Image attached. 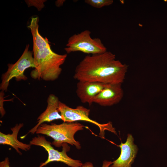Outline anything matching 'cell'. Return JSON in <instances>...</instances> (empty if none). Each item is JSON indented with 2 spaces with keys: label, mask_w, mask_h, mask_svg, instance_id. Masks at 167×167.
<instances>
[{
  "label": "cell",
  "mask_w": 167,
  "mask_h": 167,
  "mask_svg": "<svg viewBox=\"0 0 167 167\" xmlns=\"http://www.w3.org/2000/svg\"><path fill=\"white\" fill-rule=\"evenodd\" d=\"M127 69V65L107 51L85 56L76 67L74 78L78 81L122 84Z\"/></svg>",
  "instance_id": "cell-1"
},
{
  "label": "cell",
  "mask_w": 167,
  "mask_h": 167,
  "mask_svg": "<svg viewBox=\"0 0 167 167\" xmlns=\"http://www.w3.org/2000/svg\"><path fill=\"white\" fill-rule=\"evenodd\" d=\"M33 54L36 68L31 72L32 78L45 81H54L58 78L62 71L61 66L66 60V54H57L49 47L41 49Z\"/></svg>",
  "instance_id": "cell-2"
},
{
  "label": "cell",
  "mask_w": 167,
  "mask_h": 167,
  "mask_svg": "<svg viewBox=\"0 0 167 167\" xmlns=\"http://www.w3.org/2000/svg\"><path fill=\"white\" fill-rule=\"evenodd\" d=\"M84 126L77 122H64L57 124L50 125L43 123L38 127L36 133L45 135L53 139L52 144L56 147L62 146L64 143L74 146L79 149L81 145L74 138L75 134L78 131L82 130Z\"/></svg>",
  "instance_id": "cell-3"
},
{
  "label": "cell",
  "mask_w": 167,
  "mask_h": 167,
  "mask_svg": "<svg viewBox=\"0 0 167 167\" xmlns=\"http://www.w3.org/2000/svg\"><path fill=\"white\" fill-rule=\"evenodd\" d=\"M91 32L85 30L75 34L68 39L64 50L67 54L80 51L88 54H94L104 53L107 48L99 38H93Z\"/></svg>",
  "instance_id": "cell-4"
},
{
  "label": "cell",
  "mask_w": 167,
  "mask_h": 167,
  "mask_svg": "<svg viewBox=\"0 0 167 167\" xmlns=\"http://www.w3.org/2000/svg\"><path fill=\"white\" fill-rule=\"evenodd\" d=\"M29 44L26 45L22 54L15 63L8 64L7 71L2 75L1 91H7L9 82L14 78L17 81L27 80L28 78L24 75L25 70L29 67L36 68L32 53L29 50Z\"/></svg>",
  "instance_id": "cell-5"
},
{
  "label": "cell",
  "mask_w": 167,
  "mask_h": 167,
  "mask_svg": "<svg viewBox=\"0 0 167 167\" xmlns=\"http://www.w3.org/2000/svg\"><path fill=\"white\" fill-rule=\"evenodd\" d=\"M29 144L41 146L48 153L47 160L44 162L41 163L38 167H43L54 161L62 162L70 167H80L83 164L80 161L73 159L67 155V152L70 151V147L67 143L62 144V150L59 152L54 149L52 143L47 141L44 136L38 135L32 139Z\"/></svg>",
  "instance_id": "cell-6"
},
{
  "label": "cell",
  "mask_w": 167,
  "mask_h": 167,
  "mask_svg": "<svg viewBox=\"0 0 167 167\" xmlns=\"http://www.w3.org/2000/svg\"><path fill=\"white\" fill-rule=\"evenodd\" d=\"M59 111L64 122H73L82 121L91 123L97 126L100 131V135L104 138L105 131H108L117 134L115 128L112 123L109 122L105 124H100L89 118L90 110L82 105H78L75 108H71L66 104L60 102Z\"/></svg>",
  "instance_id": "cell-7"
},
{
  "label": "cell",
  "mask_w": 167,
  "mask_h": 167,
  "mask_svg": "<svg viewBox=\"0 0 167 167\" xmlns=\"http://www.w3.org/2000/svg\"><path fill=\"white\" fill-rule=\"evenodd\" d=\"M121 84H107L95 97L93 103L103 106H111L118 103L123 96Z\"/></svg>",
  "instance_id": "cell-8"
},
{
  "label": "cell",
  "mask_w": 167,
  "mask_h": 167,
  "mask_svg": "<svg viewBox=\"0 0 167 167\" xmlns=\"http://www.w3.org/2000/svg\"><path fill=\"white\" fill-rule=\"evenodd\" d=\"M132 135L128 134L126 142L121 143L118 145L121 149L119 157L113 162L109 167H132L138 150Z\"/></svg>",
  "instance_id": "cell-9"
},
{
  "label": "cell",
  "mask_w": 167,
  "mask_h": 167,
  "mask_svg": "<svg viewBox=\"0 0 167 167\" xmlns=\"http://www.w3.org/2000/svg\"><path fill=\"white\" fill-rule=\"evenodd\" d=\"M107 84L96 82L78 81L77 84L76 93L82 102L91 105L93 103L95 97Z\"/></svg>",
  "instance_id": "cell-10"
},
{
  "label": "cell",
  "mask_w": 167,
  "mask_h": 167,
  "mask_svg": "<svg viewBox=\"0 0 167 167\" xmlns=\"http://www.w3.org/2000/svg\"><path fill=\"white\" fill-rule=\"evenodd\" d=\"M60 102L57 96L52 94H50L47 98V105L46 109L38 117L37 124L29 131L28 133L34 134L39 126L45 122H50L58 119L62 120V117L58 110Z\"/></svg>",
  "instance_id": "cell-11"
},
{
  "label": "cell",
  "mask_w": 167,
  "mask_h": 167,
  "mask_svg": "<svg viewBox=\"0 0 167 167\" xmlns=\"http://www.w3.org/2000/svg\"><path fill=\"white\" fill-rule=\"evenodd\" d=\"M23 126V123L16 124L14 127L11 128L12 132L11 134H5L0 132V144L11 146L20 155H22V153L19 151V149L25 151L29 150L31 145L21 142L17 139L19 132Z\"/></svg>",
  "instance_id": "cell-12"
},
{
  "label": "cell",
  "mask_w": 167,
  "mask_h": 167,
  "mask_svg": "<svg viewBox=\"0 0 167 167\" xmlns=\"http://www.w3.org/2000/svg\"><path fill=\"white\" fill-rule=\"evenodd\" d=\"M39 18L37 16L31 18L30 24L28 26L32 34L33 41V54L38 51L47 47H50L48 40L42 37L38 31Z\"/></svg>",
  "instance_id": "cell-13"
},
{
  "label": "cell",
  "mask_w": 167,
  "mask_h": 167,
  "mask_svg": "<svg viewBox=\"0 0 167 167\" xmlns=\"http://www.w3.org/2000/svg\"><path fill=\"white\" fill-rule=\"evenodd\" d=\"M85 3L90 6L97 8H100L112 4L113 0H85Z\"/></svg>",
  "instance_id": "cell-14"
},
{
  "label": "cell",
  "mask_w": 167,
  "mask_h": 167,
  "mask_svg": "<svg viewBox=\"0 0 167 167\" xmlns=\"http://www.w3.org/2000/svg\"><path fill=\"white\" fill-rule=\"evenodd\" d=\"M113 162L106 160L103 161L102 162L101 167H109L112 164ZM80 167H94L92 163L90 162H86L83 163Z\"/></svg>",
  "instance_id": "cell-15"
},
{
  "label": "cell",
  "mask_w": 167,
  "mask_h": 167,
  "mask_svg": "<svg viewBox=\"0 0 167 167\" xmlns=\"http://www.w3.org/2000/svg\"><path fill=\"white\" fill-rule=\"evenodd\" d=\"M4 91H1L0 93V111L1 116L3 117L5 114V111L3 108V101L5 100H4Z\"/></svg>",
  "instance_id": "cell-16"
},
{
  "label": "cell",
  "mask_w": 167,
  "mask_h": 167,
  "mask_svg": "<svg viewBox=\"0 0 167 167\" xmlns=\"http://www.w3.org/2000/svg\"><path fill=\"white\" fill-rule=\"evenodd\" d=\"M42 0H28L27 1H26V2H29V4L31 3L32 6H34L35 7H36L38 10H40L41 9L43 8L44 6V4H38L41 2Z\"/></svg>",
  "instance_id": "cell-17"
},
{
  "label": "cell",
  "mask_w": 167,
  "mask_h": 167,
  "mask_svg": "<svg viewBox=\"0 0 167 167\" xmlns=\"http://www.w3.org/2000/svg\"><path fill=\"white\" fill-rule=\"evenodd\" d=\"M10 164L9 158L6 157L0 162V167H10Z\"/></svg>",
  "instance_id": "cell-18"
},
{
  "label": "cell",
  "mask_w": 167,
  "mask_h": 167,
  "mask_svg": "<svg viewBox=\"0 0 167 167\" xmlns=\"http://www.w3.org/2000/svg\"><path fill=\"white\" fill-rule=\"evenodd\" d=\"M65 1V0H57L55 2V5L57 6H61L63 5Z\"/></svg>",
  "instance_id": "cell-19"
}]
</instances>
